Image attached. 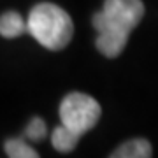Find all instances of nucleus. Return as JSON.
Listing matches in <instances>:
<instances>
[{
  "label": "nucleus",
  "mask_w": 158,
  "mask_h": 158,
  "mask_svg": "<svg viewBox=\"0 0 158 158\" xmlns=\"http://www.w3.org/2000/svg\"><path fill=\"white\" fill-rule=\"evenodd\" d=\"M142 16L144 4L141 0H106L104 9L93 16V28L98 34L97 49L107 58L119 56Z\"/></svg>",
  "instance_id": "f257e3e1"
},
{
  "label": "nucleus",
  "mask_w": 158,
  "mask_h": 158,
  "mask_svg": "<svg viewBox=\"0 0 158 158\" xmlns=\"http://www.w3.org/2000/svg\"><path fill=\"white\" fill-rule=\"evenodd\" d=\"M27 32L46 49L60 51L72 39L74 23L67 11L55 4L44 2L30 11Z\"/></svg>",
  "instance_id": "f03ea898"
},
{
  "label": "nucleus",
  "mask_w": 158,
  "mask_h": 158,
  "mask_svg": "<svg viewBox=\"0 0 158 158\" xmlns=\"http://www.w3.org/2000/svg\"><path fill=\"white\" fill-rule=\"evenodd\" d=\"M100 114L102 109L98 102L93 97L79 93V91H72L65 95V98L60 104L62 125L76 132L79 137L95 127L97 121L100 119Z\"/></svg>",
  "instance_id": "7ed1b4c3"
},
{
  "label": "nucleus",
  "mask_w": 158,
  "mask_h": 158,
  "mask_svg": "<svg viewBox=\"0 0 158 158\" xmlns=\"http://www.w3.org/2000/svg\"><path fill=\"white\" fill-rule=\"evenodd\" d=\"M151 155V144L146 139H132L116 148L111 153V158H149Z\"/></svg>",
  "instance_id": "20e7f679"
},
{
  "label": "nucleus",
  "mask_w": 158,
  "mask_h": 158,
  "mask_svg": "<svg viewBox=\"0 0 158 158\" xmlns=\"http://www.w3.org/2000/svg\"><path fill=\"white\" fill-rule=\"evenodd\" d=\"M27 32V23L16 11L4 12L0 16V35L6 39H16Z\"/></svg>",
  "instance_id": "39448f33"
},
{
  "label": "nucleus",
  "mask_w": 158,
  "mask_h": 158,
  "mask_svg": "<svg viewBox=\"0 0 158 158\" xmlns=\"http://www.w3.org/2000/svg\"><path fill=\"white\" fill-rule=\"evenodd\" d=\"M51 142H53V148H55L56 151L69 153L77 146L79 135L76 132H72L70 128H67L65 125H60V127H56V128L53 130V134H51Z\"/></svg>",
  "instance_id": "423d86ee"
},
{
  "label": "nucleus",
  "mask_w": 158,
  "mask_h": 158,
  "mask_svg": "<svg viewBox=\"0 0 158 158\" xmlns=\"http://www.w3.org/2000/svg\"><path fill=\"white\" fill-rule=\"evenodd\" d=\"M4 148H6L7 156L11 158H37L39 156V153L35 151L25 139H19V137L6 141Z\"/></svg>",
  "instance_id": "0eeeda50"
},
{
  "label": "nucleus",
  "mask_w": 158,
  "mask_h": 158,
  "mask_svg": "<svg viewBox=\"0 0 158 158\" xmlns=\"http://www.w3.org/2000/svg\"><path fill=\"white\" fill-rule=\"evenodd\" d=\"M46 134H48V127H46L44 121H42L40 118H32L30 123L27 125L25 132H23V137L28 139V141L39 142L46 137Z\"/></svg>",
  "instance_id": "6e6552de"
}]
</instances>
